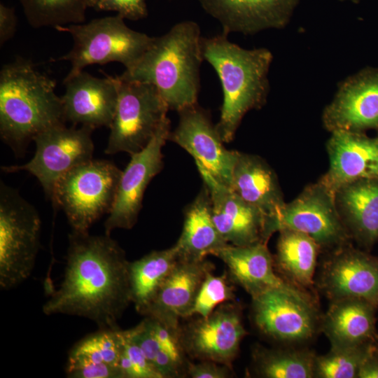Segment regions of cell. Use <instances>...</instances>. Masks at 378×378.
Here are the masks:
<instances>
[{"label": "cell", "instance_id": "obj_35", "mask_svg": "<svg viewBox=\"0 0 378 378\" xmlns=\"http://www.w3.org/2000/svg\"><path fill=\"white\" fill-rule=\"evenodd\" d=\"M65 373L70 378H122L118 367L96 363L85 357L69 354Z\"/></svg>", "mask_w": 378, "mask_h": 378}, {"label": "cell", "instance_id": "obj_22", "mask_svg": "<svg viewBox=\"0 0 378 378\" xmlns=\"http://www.w3.org/2000/svg\"><path fill=\"white\" fill-rule=\"evenodd\" d=\"M212 255L224 262L231 280L241 286L251 298L271 288L299 289L275 273L274 258L267 243L247 246L227 244Z\"/></svg>", "mask_w": 378, "mask_h": 378}, {"label": "cell", "instance_id": "obj_19", "mask_svg": "<svg viewBox=\"0 0 378 378\" xmlns=\"http://www.w3.org/2000/svg\"><path fill=\"white\" fill-rule=\"evenodd\" d=\"M214 270V265L205 258L179 257L141 314L178 330L179 319L189 317L203 281Z\"/></svg>", "mask_w": 378, "mask_h": 378}, {"label": "cell", "instance_id": "obj_5", "mask_svg": "<svg viewBox=\"0 0 378 378\" xmlns=\"http://www.w3.org/2000/svg\"><path fill=\"white\" fill-rule=\"evenodd\" d=\"M124 20L116 14L86 23L56 27L59 31L69 33L74 43L69 52L51 61L71 63L65 78L75 76L89 65L117 62L125 69L132 67L149 48L153 37L130 29Z\"/></svg>", "mask_w": 378, "mask_h": 378}, {"label": "cell", "instance_id": "obj_34", "mask_svg": "<svg viewBox=\"0 0 378 378\" xmlns=\"http://www.w3.org/2000/svg\"><path fill=\"white\" fill-rule=\"evenodd\" d=\"M124 340L118 367L122 378H162L128 330H123Z\"/></svg>", "mask_w": 378, "mask_h": 378}, {"label": "cell", "instance_id": "obj_40", "mask_svg": "<svg viewBox=\"0 0 378 378\" xmlns=\"http://www.w3.org/2000/svg\"><path fill=\"white\" fill-rule=\"evenodd\" d=\"M340 1H350L352 2H358L359 0H340Z\"/></svg>", "mask_w": 378, "mask_h": 378}, {"label": "cell", "instance_id": "obj_16", "mask_svg": "<svg viewBox=\"0 0 378 378\" xmlns=\"http://www.w3.org/2000/svg\"><path fill=\"white\" fill-rule=\"evenodd\" d=\"M322 118L330 133L371 130L378 136V69H364L345 79Z\"/></svg>", "mask_w": 378, "mask_h": 378}, {"label": "cell", "instance_id": "obj_38", "mask_svg": "<svg viewBox=\"0 0 378 378\" xmlns=\"http://www.w3.org/2000/svg\"><path fill=\"white\" fill-rule=\"evenodd\" d=\"M17 17L15 9L0 4V44L4 45L12 38L15 33Z\"/></svg>", "mask_w": 378, "mask_h": 378}, {"label": "cell", "instance_id": "obj_3", "mask_svg": "<svg viewBox=\"0 0 378 378\" xmlns=\"http://www.w3.org/2000/svg\"><path fill=\"white\" fill-rule=\"evenodd\" d=\"M200 25L192 20L175 24L153 37L149 48L122 79L153 85L169 110L177 112L197 103L200 66L204 61Z\"/></svg>", "mask_w": 378, "mask_h": 378}, {"label": "cell", "instance_id": "obj_14", "mask_svg": "<svg viewBox=\"0 0 378 378\" xmlns=\"http://www.w3.org/2000/svg\"><path fill=\"white\" fill-rule=\"evenodd\" d=\"M246 334L240 308L226 302L206 317H200L183 330L180 329V340L184 352L190 356L232 368Z\"/></svg>", "mask_w": 378, "mask_h": 378}, {"label": "cell", "instance_id": "obj_32", "mask_svg": "<svg viewBox=\"0 0 378 378\" xmlns=\"http://www.w3.org/2000/svg\"><path fill=\"white\" fill-rule=\"evenodd\" d=\"M123 340V330L120 328L99 329L75 343L69 354L119 368Z\"/></svg>", "mask_w": 378, "mask_h": 378}, {"label": "cell", "instance_id": "obj_20", "mask_svg": "<svg viewBox=\"0 0 378 378\" xmlns=\"http://www.w3.org/2000/svg\"><path fill=\"white\" fill-rule=\"evenodd\" d=\"M204 10L216 20L223 33L255 34L281 29L289 22L299 0H198Z\"/></svg>", "mask_w": 378, "mask_h": 378}, {"label": "cell", "instance_id": "obj_24", "mask_svg": "<svg viewBox=\"0 0 378 378\" xmlns=\"http://www.w3.org/2000/svg\"><path fill=\"white\" fill-rule=\"evenodd\" d=\"M229 188L267 218V228L286 204L274 171L258 155L239 153Z\"/></svg>", "mask_w": 378, "mask_h": 378}, {"label": "cell", "instance_id": "obj_31", "mask_svg": "<svg viewBox=\"0 0 378 378\" xmlns=\"http://www.w3.org/2000/svg\"><path fill=\"white\" fill-rule=\"evenodd\" d=\"M377 346L378 343L331 346L328 354L316 356L314 377H358L362 363Z\"/></svg>", "mask_w": 378, "mask_h": 378}, {"label": "cell", "instance_id": "obj_33", "mask_svg": "<svg viewBox=\"0 0 378 378\" xmlns=\"http://www.w3.org/2000/svg\"><path fill=\"white\" fill-rule=\"evenodd\" d=\"M235 298L233 286L228 280V274L215 276L209 272L198 291L189 316L198 315L206 317L216 307Z\"/></svg>", "mask_w": 378, "mask_h": 378}, {"label": "cell", "instance_id": "obj_26", "mask_svg": "<svg viewBox=\"0 0 378 378\" xmlns=\"http://www.w3.org/2000/svg\"><path fill=\"white\" fill-rule=\"evenodd\" d=\"M227 244L214 222L210 195L204 186L185 211L182 232L175 244L179 257L204 259Z\"/></svg>", "mask_w": 378, "mask_h": 378}, {"label": "cell", "instance_id": "obj_30", "mask_svg": "<svg viewBox=\"0 0 378 378\" xmlns=\"http://www.w3.org/2000/svg\"><path fill=\"white\" fill-rule=\"evenodd\" d=\"M24 16L34 28L83 23L88 0H20Z\"/></svg>", "mask_w": 378, "mask_h": 378}, {"label": "cell", "instance_id": "obj_36", "mask_svg": "<svg viewBox=\"0 0 378 378\" xmlns=\"http://www.w3.org/2000/svg\"><path fill=\"white\" fill-rule=\"evenodd\" d=\"M88 6L99 11H114L130 20H139L148 15L146 0H88Z\"/></svg>", "mask_w": 378, "mask_h": 378}, {"label": "cell", "instance_id": "obj_6", "mask_svg": "<svg viewBox=\"0 0 378 378\" xmlns=\"http://www.w3.org/2000/svg\"><path fill=\"white\" fill-rule=\"evenodd\" d=\"M122 172L93 158L74 167L56 183L50 200L64 213L72 231L87 232L115 202Z\"/></svg>", "mask_w": 378, "mask_h": 378}, {"label": "cell", "instance_id": "obj_7", "mask_svg": "<svg viewBox=\"0 0 378 378\" xmlns=\"http://www.w3.org/2000/svg\"><path fill=\"white\" fill-rule=\"evenodd\" d=\"M41 221L19 192L0 183V287L10 290L31 275L40 248Z\"/></svg>", "mask_w": 378, "mask_h": 378}, {"label": "cell", "instance_id": "obj_17", "mask_svg": "<svg viewBox=\"0 0 378 378\" xmlns=\"http://www.w3.org/2000/svg\"><path fill=\"white\" fill-rule=\"evenodd\" d=\"M61 97L66 122L93 130L110 127L118 97L117 76L97 78L82 71L64 78Z\"/></svg>", "mask_w": 378, "mask_h": 378}, {"label": "cell", "instance_id": "obj_18", "mask_svg": "<svg viewBox=\"0 0 378 378\" xmlns=\"http://www.w3.org/2000/svg\"><path fill=\"white\" fill-rule=\"evenodd\" d=\"M197 169L209 192L213 220L223 239L235 246L267 243V218L204 169Z\"/></svg>", "mask_w": 378, "mask_h": 378}, {"label": "cell", "instance_id": "obj_10", "mask_svg": "<svg viewBox=\"0 0 378 378\" xmlns=\"http://www.w3.org/2000/svg\"><path fill=\"white\" fill-rule=\"evenodd\" d=\"M316 298L297 288H276L252 298L259 330L274 340L298 343L311 339L321 324Z\"/></svg>", "mask_w": 378, "mask_h": 378}, {"label": "cell", "instance_id": "obj_28", "mask_svg": "<svg viewBox=\"0 0 378 378\" xmlns=\"http://www.w3.org/2000/svg\"><path fill=\"white\" fill-rule=\"evenodd\" d=\"M178 258V248L174 244L130 262L131 299L137 312L141 314L147 307Z\"/></svg>", "mask_w": 378, "mask_h": 378}, {"label": "cell", "instance_id": "obj_21", "mask_svg": "<svg viewBox=\"0 0 378 378\" xmlns=\"http://www.w3.org/2000/svg\"><path fill=\"white\" fill-rule=\"evenodd\" d=\"M326 148L330 165L321 181L333 193L346 183L378 178V136L363 132H331Z\"/></svg>", "mask_w": 378, "mask_h": 378}, {"label": "cell", "instance_id": "obj_2", "mask_svg": "<svg viewBox=\"0 0 378 378\" xmlns=\"http://www.w3.org/2000/svg\"><path fill=\"white\" fill-rule=\"evenodd\" d=\"M55 80L18 57L0 71V135L16 153L39 133L66 124Z\"/></svg>", "mask_w": 378, "mask_h": 378}, {"label": "cell", "instance_id": "obj_37", "mask_svg": "<svg viewBox=\"0 0 378 378\" xmlns=\"http://www.w3.org/2000/svg\"><path fill=\"white\" fill-rule=\"evenodd\" d=\"M186 369L192 378H227L232 375V368L211 360L188 362Z\"/></svg>", "mask_w": 378, "mask_h": 378}, {"label": "cell", "instance_id": "obj_8", "mask_svg": "<svg viewBox=\"0 0 378 378\" xmlns=\"http://www.w3.org/2000/svg\"><path fill=\"white\" fill-rule=\"evenodd\" d=\"M116 76L118 102L104 152L131 155L147 146L167 118L169 108L153 85Z\"/></svg>", "mask_w": 378, "mask_h": 378}, {"label": "cell", "instance_id": "obj_13", "mask_svg": "<svg viewBox=\"0 0 378 378\" xmlns=\"http://www.w3.org/2000/svg\"><path fill=\"white\" fill-rule=\"evenodd\" d=\"M177 126L168 140L180 146L194 158L197 167L218 183L230 187L239 151L227 149L209 114L198 103L178 112Z\"/></svg>", "mask_w": 378, "mask_h": 378}, {"label": "cell", "instance_id": "obj_27", "mask_svg": "<svg viewBox=\"0 0 378 378\" xmlns=\"http://www.w3.org/2000/svg\"><path fill=\"white\" fill-rule=\"evenodd\" d=\"M279 232L274 265L287 282L312 293L319 246L303 232L289 228Z\"/></svg>", "mask_w": 378, "mask_h": 378}, {"label": "cell", "instance_id": "obj_39", "mask_svg": "<svg viewBox=\"0 0 378 378\" xmlns=\"http://www.w3.org/2000/svg\"><path fill=\"white\" fill-rule=\"evenodd\" d=\"M358 378H378V346L367 356L358 374Z\"/></svg>", "mask_w": 378, "mask_h": 378}, {"label": "cell", "instance_id": "obj_23", "mask_svg": "<svg viewBox=\"0 0 378 378\" xmlns=\"http://www.w3.org/2000/svg\"><path fill=\"white\" fill-rule=\"evenodd\" d=\"M335 199L352 239L369 251L378 241V178L343 185L335 191Z\"/></svg>", "mask_w": 378, "mask_h": 378}, {"label": "cell", "instance_id": "obj_29", "mask_svg": "<svg viewBox=\"0 0 378 378\" xmlns=\"http://www.w3.org/2000/svg\"><path fill=\"white\" fill-rule=\"evenodd\" d=\"M316 355L308 349H267L253 353L255 369L267 378L314 377Z\"/></svg>", "mask_w": 378, "mask_h": 378}, {"label": "cell", "instance_id": "obj_12", "mask_svg": "<svg viewBox=\"0 0 378 378\" xmlns=\"http://www.w3.org/2000/svg\"><path fill=\"white\" fill-rule=\"evenodd\" d=\"M171 132L167 117L152 139L131 159L122 172L113 206L104 222V230L111 234L115 229H132L136 223L145 190L163 167L162 148Z\"/></svg>", "mask_w": 378, "mask_h": 378}, {"label": "cell", "instance_id": "obj_4", "mask_svg": "<svg viewBox=\"0 0 378 378\" xmlns=\"http://www.w3.org/2000/svg\"><path fill=\"white\" fill-rule=\"evenodd\" d=\"M202 50L204 60L213 67L221 84L223 99L216 125L223 141L229 143L244 116L266 103L273 55L265 48L245 49L223 33L202 37Z\"/></svg>", "mask_w": 378, "mask_h": 378}, {"label": "cell", "instance_id": "obj_15", "mask_svg": "<svg viewBox=\"0 0 378 378\" xmlns=\"http://www.w3.org/2000/svg\"><path fill=\"white\" fill-rule=\"evenodd\" d=\"M318 287L330 300H365L378 307V256L346 244L330 251Z\"/></svg>", "mask_w": 378, "mask_h": 378}, {"label": "cell", "instance_id": "obj_11", "mask_svg": "<svg viewBox=\"0 0 378 378\" xmlns=\"http://www.w3.org/2000/svg\"><path fill=\"white\" fill-rule=\"evenodd\" d=\"M93 129L66 124L50 127L36 135L33 141L36 150L33 158L21 165L4 166L6 173L25 171L39 181L46 195L50 199L57 181L77 165L92 159Z\"/></svg>", "mask_w": 378, "mask_h": 378}, {"label": "cell", "instance_id": "obj_1", "mask_svg": "<svg viewBox=\"0 0 378 378\" xmlns=\"http://www.w3.org/2000/svg\"><path fill=\"white\" fill-rule=\"evenodd\" d=\"M130 302V262L118 243L106 233L71 230L62 281L43 312L83 317L99 329H113Z\"/></svg>", "mask_w": 378, "mask_h": 378}, {"label": "cell", "instance_id": "obj_25", "mask_svg": "<svg viewBox=\"0 0 378 378\" xmlns=\"http://www.w3.org/2000/svg\"><path fill=\"white\" fill-rule=\"evenodd\" d=\"M330 302L321 319L320 328L329 339L331 346L378 343V307L357 298H340Z\"/></svg>", "mask_w": 378, "mask_h": 378}, {"label": "cell", "instance_id": "obj_9", "mask_svg": "<svg viewBox=\"0 0 378 378\" xmlns=\"http://www.w3.org/2000/svg\"><path fill=\"white\" fill-rule=\"evenodd\" d=\"M283 228L307 234L321 250L332 251L352 240L339 214L335 193L319 180L307 186L295 200L285 204L270 222L267 237Z\"/></svg>", "mask_w": 378, "mask_h": 378}]
</instances>
